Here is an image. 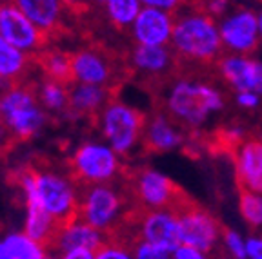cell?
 <instances>
[{"mask_svg":"<svg viewBox=\"0 0 262 259\" xmlns=\"http://www.w3.org/2000/svg\"><path fill=\"white\" fill-rule=\"evenodd\" d=\"M142 145L149 152H173L186 145V129L168 113L157 111L146 118Z\"/></svg>","mask_w":262,"mask_h":259,"instance_id":"cell-16","label":"cell"},{"mask_svg":"<svg viewBox=\"0 0 262 259\" xmlns=\"http://www.w3.org/2000/svg\"><path fill=\"white\" fill-rule=\"evenodd\" d=\"M24 205H38L58 223L78 214L82 187L73 176L49 167H28L16 174Z\"/></svg>","mask_w":262,"mask_h":259,"instance_id":"cell-2","label":"cell"},{"mask_svg":"<svg viewBox=\"0 0 262 259\" xmlns=\"http://www.w3.org/2000/svg\"><path fill=\"white\" fill-rule=\"evenodd\" d=\"M0 37L33 57L42 53L49 42L48 35L16 6L15 0H0Z\"/></svg>","mask_w":262,"mask_h":259,"instance_id":"cell-12","label":"cell"},{"mask_svg":"<svg viewBox=\"0 0 262 259\" xmlns=\"http://www.w3.org/2000/svg\"><path fill=\"white\" fill-rule=\"evenodd\" d=\"M44 259H60V257H58V254L55 255V254H51V252H48V254L44 255Z\"/></svg>","mask_w":262,"mask_h":259,"instance_id":"cell-39","label":"cell"},{"mask_svg":"<svg viewBox=\"0 0 262 259\" xmlns=\"http://www.w3.org/2000/svg\"><path fill=\"white\" fill-rule=\"evenodd\" d=\"M219 29H221L224 51L233 55H251L260 40L258 15L250 9H241L229 15L222 20Z\"/></svg>","mask_w":262,"mask_h":259,"instance_id":"cell-15","label":"cell"},{"mask_svg":"<svg viewBox=\"0 0 262 259\" xmlns=\"http://www.w3.org/2000/svg\"><path fill=\"white\" fill-rule=\"evenodd\" d=\"M111 87L104 85H91V84H70V113L73 116H91L97 118V114L106 107L111 100Z\"/></svg>","mask_w":262,"mask_h":259,"instance_id":"cell-20","label":"cell"},{"mask_svg":"<svg viewBox=\"0 0 262 259\" xmlns=\"http://www.w3.org/2000/svg\"><path fill=\"white\" fill-rule=\"evenodd\" d=\"M131 198L140 211L151 209H179L188 199L177 183L168 176L151 167L139 169L129 182Z\"/></svg>","mask_w":262,"mask_h":259,"instance_id":"cell-8","label":"cell"},{"mask_svg":"<svg viewBox=\"0 0 262 259\" xmlns=\"http://www.w3.org/2000/svg\"><path fill=\"white\" fill-rule=\"evenodd\" d=\"M140 2H144V6H151L169 13H175L182 6V0H140Z\"/></svg>","mask_w":262,"mask_h":259,"instance_id":"cell-35","label":"cell"},{"mask_svg":"<svg viewBox=\"0 0 262 259\" xmlns=\"http://www.w3.org/2000/svg\"><path fill=\"white\" fill-rule=\"evenodd\" d=\"M213 69L235 93L253 91L262 96V62L257 58L250 55H222Z\"/></svg>","mask_w":262,"mask_h":259,"instance_id":"cell-14","label":"cell"},{"mask_svg":"<svg viewBox=\"0 0 262 259\" xmlns=\"http://www.w3.org/2000/svg\"><path fill=\"white\" fill-rule=\"evenodd\" d=\"M0 259H13L11 252H9L8 245H6L4 238H0Z\"/></svg>","mask_w":262,"mask_h":259,"instance_id":"cell-38","label":"cell"},{"mask_svg":"<svg viewBox=\"0 0 262 259\" xmlns=\"http://www.w3.org/2000/svg\"><path fill=\"white\" fill-rule=\"evenodd\" d=\"M37 94L48 113H64L70 109V84L44 78L37 85Z\"/></svg>","mask_w":262,"mask_h":259,"instance_id":"cell-25","label":"cell"},{"mask_svg":"<svg viewBox=\"0 0 262 259\" xmlns=\"http://www.w3.org/2000/svg\"><path fill=\"white\" fill-rule=\"evenodd\" d=\"M33 64H37L33 55L26 53L0 37V80L8 87L18 82H26V74L29 73Z\"/></svg>","mask_w":262,"mask_h":259,"instance_id":"cell-22","label":"cell"},{"mask_svg":"<svg viewBox=\"0 0 262 259\" xmlns=\"http://www.w3.org/2000/svg\"><path fill=\"white\" fill-rule=\"evenodd\" d=\"M131 248H133L135 259H173V252L149 245L146 241H140V239H133Z\"/></svg>","mask_w":262,"mask_h":259,"instance_id":"cell-31","label":"cell"},{"mask_svg":"<svg viewBox=\"0 0 262 259\" xmlns=\"http://www.w3.org/2000/svg\"><path fill=\"white\" fill-rule=\"evenodd\" d=\"M4 241L11 252L13 259H44V255L49 252V247L26 234L24 230L8 232L4 236Z\"/></svg>","mask_w":262,"mask_h":259,"instance_id":"cell-26","label":"cell"},{"mask_svg":"<svg viewBox=\"0 0 262 259\" xmlns=\"http://www.w3.org/2000/svg\"><path fill=\"white\" fill-rule=\"evenodd\" d=\"M95 259H135L131 241L122 236H110L102 247L95 250Z\"/></svg>","mask_w":262,"mask_h":259,"instance_id":"cell-29","label":"cell"},{"mask_svg":"<svg viewBox=\"0 0 262 259\" xmlns=\"http://www.w3.org/2000/svg\"><path fill=\"white\" fill-rule=\"evenodd\" d=\"M129 29L135 44L169 45L173 35V13L146 6L140 9Z\"/></svg>","mask_w":262,"mask_h":259,"instance_id":"cell-18","label":"cell"},{"mask_svg":"<svg viewBox=\"0 0 262 259\" xmlns=\"http://www.w3.org/2000/svg\"><path fill=\"white\" fill-rule=\"evenodd\" d=\"M124 228H131V236L127 238L129 241L140 239L169 252H173L180 245L179 214L175 209H151V211L135 209Z\"/></svg>","mask_w":262,"mask_h":259,"instance_id":"cell-9","label":"cell"},{"mask_svg":"<svg viewBox=\"0 0 262 259\" xmlns=\"http://www.w3.org/2000/svg\"><path fill=\"white\" fill-rule=\"evenodd\" d=\"M38 67L42 69L44 78L71 84L73 82V69H71V53H66L57 47H46L42 53L35 57Z\"/></svg>","mask_w":262,"mask_h":259,"instance_id":"cell-24","label":"cell"},{"mask_svg":"<svg viewBox=\"0 0 262 259\" xmlns=\"http://www.w3.org/2000/svg\"><path fill=\"white\" fill-rule=\"evenodd\" d=\"M246 259H262V234L246 239Z\"/></svg>","mask_w":262,"mask_h":259,"instance_id":"cell-34","label":"cell"},{"mask_svg":"<svg viewBox=\"0 0 262 259\" xmlns=\"http://www.w3.org/2000/svg\"><path fill=\"white\" fill-rule=\"evenodd\" d=\"M233 160L241 191L262 194V138H246L235 149Z\"/></svg>","mask_w":262,"mask_h":259,"instance_id":"cell-19","label":"cell"},{"mask_svg":"<svg viewBox=\"0 0 262 259\" xmlns=\"http://www.w3.org/2000/svg\"><path fill=\"white\" fill-rule=\"evenodd\" d=\"M106 13L117 29L131 28L140 13V0H106Z\"/></svg>","mask_w":262,"mask_h":259,"instance_id":"cell-27","label":"cell"},{"mask_svg":"<svg viewBox=\"0 0 262 259\" xmlns=\"http://www.w3.org/2000/svg\"><path fill=\"white\" fill-rule=\"evenodd\" d=\"M146 114L120 98H111L97 114V127L104 142L120 156H129L144 140Z\"/></svg>","mask_w":262,"mask_h":259,"instance_id":"cell-6","label":"cell"},{"mask_svg":"<svg viewBox=\"0 0 262 259\" xmlns=\"http://www.w3.org/2000/svg\"><path fill=\"white\" fill-rule=\"evenodd\" d=\"M222 247L228 252L229 259H246V239L241 232L233 230V228H224Z\"/></svg>","mask_w":262,"mask_h":259,"instance_id":"cell-30","label":"cell"},{"mask_svg":"<svg viewBox=\"0 0 262 259\" xmlns=\"http://www.w3.org/2000/svg\"><path fill=\"white\" fill-rule=\"evenodd\" d=\"M173 259H211L209 252H204L201 248L188 247V245H179L173 250Z\"/></svg>","mask_w":262,"mask_h":259,"instance_id":"cell-33","label":"cell"},{"mask_svg":"<svg viewBox=\"0 0 262 259\" xmlns=\"http://www.w3.org/2000/svg\"><path fill=\"white\" fill-rule=\"evenodd\" d=\"M258 31H260V38H262V13L258 15Z\"/></svg>","mask_w":262,"mask_h":259,"instance_id":"cell-40","label":"cell"},{"mask_svg":"<svg viewBox=\"0 0 262 259\" xmlns=\"http://www.w3.org/2000/svg\"><path fill=\"white\" fill-rule=\"evenodd\" d=\"M60 223L44 211L38 205H26V218H24V232L35 238L37 241L44 243L46 247H51L55 236L58 232Z\"/></svg>","mask_w":262,"mask_h":259,"instance_id":"cell-23","label":"cell"},{"mask_svg":"<svg viewBox=\"0 0 262 259\" xmlns=\"http://www.w3.org/2000/svg\"><path fill=\"white\" fill-rule=\"evenodd\" d=\"M127 67L144 82L162 87L180 69V60L171 45L137 44L127 55Z\"/></svg>","mask_w":262,"mask_h":259,"instance_id":"cell-11","label":"cell"},{"mask_svg":"<svg viewBox=\"0 0 262 259\" xmlns=\"http://www.w3.org/2000/svg\"><path fill=\"white\" fill-rule=\"evenodd\" d=\"M175 74L162 85V111L186 131H201L226 107L224 93L217 84L202 74Z\"/></svg>","mask_w":262,"mask_h":259,"instance_id":"cell-1","label":"cell"},{"mask_svg":"<svg viewBox=\"0 0 262 259\" xmlns=\"http://www.w3.org/2000/svg\"><path fill=\"white\" fill-rule=\"evenodd\" d=\"M91 2H93V4H97V6H104V4H106V0H91Z\"/></svg>","mask_w":262,"mask_h":259,"instance_id":"cell-41","label":"cell"},{"mask_svg":"<svg viewBox=\"0 0 262 259\" xmlns=\"http://www.w3.org/2000/svg\"><path fill=\"white\" fill-rule=\"evenodd\" d=\"M48 111L38 100L37 87L18 82L2 91V123L16 142H28L42 133Z\"/></svg>","mask_w":262,"mask_h":259,"instance_id":"cell-5","label":"cell"},{"mask_svg":"<svg viewBox=\"0 0 262 259\" xmlns=\"http://www.w3.org/2000/svg\"><path fill=\"white\" fill-rule=\"evenodd\" d=\"M70 170L80 187L113 183L122 172V156L104 140H88L73 150Z\"/></svg>","mask_w":262,"mask_h":259,"instance_id":"cell-7","label":"cell"},{"mask_svg":"<svg viewBox=\"0 0 262 259\" xmlns=\"http://www.w3.org/2000/svg\"><path fill=\"white\" fill-rule=\"evenodd\" d=\"M0 122H2V91H0Z\"/></svg>","mask_w":262,"mask_h":259,"instance_id":"cell-42","label":"cell"},{"mask_svg":"<svg viewBox=\"0 0 262 259\" xmlns=\"http://www.w3.org/2000/svg\"><path fill=\"white\" fill-rule=\"evenodd\" d=\"M16 6L31 18L49 38L62 29V0H15Z\"/></svg>","mask_w":262,"mask_h":259,"instance_id":"cell-21","label":"cell"},{"mask_svg":"<svg viewBox=\"0 0 262 259\" xmlns=\"http://www.w3.org/2000/svg\"><path fill=\"white\" fill-rule=\"evenodd\" d=\"M6 87H8V85H6V84H4V82L0 80V91H4V89H6Z\"/></svg>","mask_w":262,"mask_h":259,"instance_id":"cell-43","label":"cell"},{"mask_svg":"<svg viewBox=\"0 0 262 259\" xmlns=\"http://www.w3.org/2000/svg\"><path fill=\"white\" fill-rule=\"evenodd\" d=\"M238 211L241 216L253 230L262 228V194L251 191H241L238 194Z\"/></svg>","mask_w":262,"mask_h":259,"instance_id":"cell-28","label":"cell"},{"mask_svg":"<svg viewBox=\"0 0 262 259\" xmlns=\"http://www.w3.org/2000/svg\"><path fill=\"white\" fill-rule=\"evenodd\" d=\"M177 214H179L180 245L201 248L211 254L213 248H217L222 243L224 228L221 227L219 219L201 205L186 199L177 209Z\"/></svg>","mask_w":262,"mask_h":259,"instance_id":"cell-10","label":"cell"},{"mask_svg":"<svg viewBox=\"0 0 262 259\" xmlns=\"http://www.w3.org/2000/svg\"><path fill=\"white\" fill-rule=\"evenodd\" d=\"M60 259H95L93 250H86V248H80V250H70V252H62L58 254Z\"/></svg>","mask_w":262,"mask_h":259,"instance_id":"cell-37","label":"cell"},{"mask_svg":"<svg viewBox=\"0 0 262 259\" xmlns=\"http://www.w3.org/2000/svg\"><path fill=\"white\" fill-rule=\"evenodd\" d=\"M180 60V67L209 69L215 67L224 55L221 29L215 18L188 9L173 13V35L169 42Z\"/></svg>","mask_w":262,"mask_h":259,"instance_id":"cell-3","label":"cell"},{"mask_svg":"<svg viewBox=\"0 0 262 259\" xmlns=\"http://www.w3.org/2000/svg\"><path fill=\"white\" fill-rule=\"evenodd\" d=\"M107 238L110 236L95 228L88 221H84L80 216H75V218L60 223L57 236H55L53 243L49 248L55 250L57 254L70 250H80V248L95 252L97 248L102 247V243Z\"/></svg>","mask_w":262,"mask_h":259,"instance_id":"cell-17","label":"cell"},{"mask_svg":"<svg viewBox=\"0 0 262 259\" xmlns=\"http://www.w3.org/2000/svg\"><path fill=\"white\" fill-rule=\"evenodd\" d=\"M77 216L104 234L117 236L126 227L131 214L122 189L115 183H98L82 187Z\"/></svg>","mask_w":262,"mask_h":259,"instance_id":"cell-4","label":"cell"},{"mask_svg":"<svg viewBox=\"0 0 262 259\" xmlns=\"http://www.w3.org/2000/svg\"><path fill=\"white\" fill-rule=\"evenodd\" d=\"M235 103L241 109L253 111L260 106V94L253 91H241V93H235Z\"/></svg>","mask_w":262,"mask_h":259,"instance_id":"cell-32","label":"cell"},{"mask_svg":"<svg viewBox=\"0 0 262 259\" xmlns=\"http://www.w3.org/2000/svg\"><path fill=\"white\" fill-rule=\"evenodd\" d=\"M71 69H73V82L78 84L111 87L119 76L113 55L98 45L82 47L71 53Z\"/></svg>","mask_w":262,"mask_h":259,"instance_id":"cell-13","label":"cell"},{"mask_svg":"<svg viewBox=\"0 0 262 259\" xmlns=\"http://www.w3.org/2000/svg\"><path fill=\"white\" fill-rule=\"evenodd\" d=\"M13 142H15V138L11 136V133H9L8 127L0 122V156H2V154H4L6 150L13 145Z\"/></svg>","mask_w":262,"mask_h":259,"instance_id":"cell-36","label":"cell"}]
</instances>
